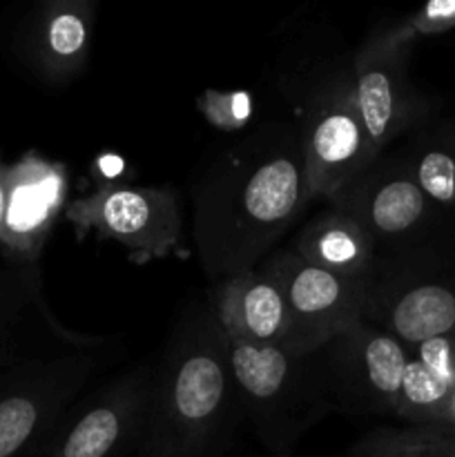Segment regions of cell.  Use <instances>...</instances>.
Returning a JSON list of instances; mask_svg holds the SVG:
<instances>
[{
	"mask_svg": "<svg viewBox=\"0 0 455 457\" xmlns=\"http://www.w3.org/2000/svg\"><path fill=\"white\" fill-rule=\"evenodd\" d=\"M346 457H455V428L442 424L377 427L351 445Z\"/></svg>",
	"mask_w": 455,
	"mask_h": 457,
	"instance_id": "18",
	"label": "cell"
},
{
	"mask_svg": "<svg viewBox=\"0 0 455 457\" xmlns=\"http://www.w3.org/2000/svg\"><path fill=\"white\" fill-rule=\"evenodd\" d=\"M208 302L230 339L254 346L288 344V302L281 286L261 266L217 281Z\"/></svg>",
	"mask_w": 455,
	"mask_h": 457,
	"instance_id": "14",
	"label": "cell"
},
{
	"mask_svg": "<svg viewBox=\"0 0 455 457\" xmlns=\"http://www.w3.org/2000/svg\"><path fill=\"white\" fill-rule=\"evenodd\" d=\"M413 45L393 38L386 27L370 31L352 54V85L361 123L375 159L404 134L415 132L431 114L426 96L410 83Z\"/></svg>",
	"mask_w": 455,
	"mask_h": 457,
	"instance_id": "10",
	"label": "cell"
},
{
	"mask_svg": "<svg viewBox=\"0 0 455 457\" xmlns=\"http://www.w3.org/2000/svg\"><path fill=\"white\" fill-rule=\"evenodd\" d=\"M297 120L263 123L214 154L192 186V237L214 281L254 270L310 204Z\"/></svg>",
	"mask_w": 455,
	"mask_h": 457,
	"instance_id": "1",
	"label": "cell"
},
{
	"mask_svg": "<svg viewBox=\"0 0 455 457\" xmlns=\"http://www.w3.org/2000/svg\"><path fill=\"white\" fill-rule=\"evenodd\" d=\"M455 404V384L437 375L422 361L409 355L395 415L406 424H442L451 427Z\"/></svg>",
	"mask_w": 455,
	"mask_h": 457,
	"instance_id": "19",
	"label": "cell"
},
{
	"mask_svg": "<svg viewBox=\"0 0 455 457\" xmlns=\"http://www.w3.org/2000/svg\"><path fill=\"white\" fill-rule=\"evenodd\" d=\"M123 170L125 161L116 154H103L98 156L92 163V177L96 187L105 186H116V183H123Z\"/></svg>",
	"mask_w": 455,
	"mask_h": 457,
	"instance_id": "23",
	"label": "cell"
},
{
	"mask_svg": "<svg viewBox=\"0 0 455 457\" xmlns=\"http://www.w3.org/2000/svg\"><path fill=\"white\" fill-rule=\"evenodd\" d=\"M281 92L306 143L310 199L330 201L377 161L357 107L352 54H310L285 74Z\"/></svg>",
	"mask_w": 455,
	"mask_h": 457,
	"instance_id": "3",
	"label": "cell"
},
{
	"mask_svg": "<svg viewBox=\"0 0 455 457\" xmlns=\"http://www.w3.org/2000/svg\"><path fill=\"white\" fill-rule=\"evenodd\" d=\"M154 366L138 364L80 395L40 457H132L150 409Z\"/></svg>",
	"mask_w": 455,
	"mask_h": 457,
	"instance_id": "8",
	"label": "cell"
},
{
	"mask_svg": "<svg viewBox=\"0 0 455 457\" xmlns=\"http://www.w3.org/2000/svg\"><path fill=\"white\" fill-rule=\"evenodd\" d=\"M205 114L219 128H241L250 116L248 94H217L208 92L201 101Z\"/></svg>",
	"mask_w": 455,
	"mask_h": 457,
	"instance_id": "21",
	"label": "cell"
},
{
	"mask_svg": "<svg viewBox=\"0 0 455 457\" xmlns=\"http://www.w3.org/2000/svg\"><path fill=\"white\" fill-rule=\"evenodd\" d=\"M70 179L62 163L29 154L7 168V210L0 241L25 257H36L54 223L67 210Z\"/></svg>",
	"mask_w": 455,
	"mask_h": 457,
	"instance_id": "13",
	"label": "cell"
},
{
	"mask_svg": "<svg viewBox=\"0 0 455 457\" xmlns=\"http://www.w3.org/2000/svg\"><path fill=\"white\" fill-rule=\"evenodd\" d=\"M328 204L373 237L377 254L444 244L442 228L451 212L424 195L397 154L379 156Z\"/></svg>",
	"mask_w": 455,
	"mask_h": 457,
	"instance_id": "6",
	"label": "cell"
},
{
	"mask_svg": "<svg viewBox=\"0 0 455 457\" xmlns=\"http://www.w3.org/2000/svg\"><path fill=\"white\" fill-rule=\"evenodd\" d=\"M397 156L437 208L455 212V120L419 125Z\"/></svg>",
	"mask_w": 455,
	"mask_h": 457,
	"instance_id": "17",
	"label": "cell"
},
{
	"mask_svg": "<svg viewBox=\"0 0 455 457\" xmlns=\"http://www.w3.org/2000/svg\"><path fill=\"white\" fill-rule=\"evenodd\" d=\"M293 250L310 266L357 281H368L377 263L373 237L337 208L312 217L299 230Z\"/></svg>",
	"mask_w": 455,
	"mask_h": 457,
	"instance_id": "15",
	"label": "cell"
},
{
	"mask_svg": "<svg viewBox=\"0 0 455 457\" xmlns=\"http://www.w3.org/2000/svg\"><path fill=\"white\" fill-rule=\"evenodd\" d=\"M230 364L244 418L270 457H293L294 446L335 413L319 351L254 346L230 339Z\"/></svg>",
	"mask_w": 455,
	"mask_h": 457,
	"instance_id": "4",
	"label": "cell"
},
{
	"mask_svg": "<svg viewBox=\"0 0 455 457\" xmlns=\"http://www.w3.org/2000/svg\"><path fill=\"white\" fill-rule=\"evenodd\" d=\"M4 210H7V168L0 165V230H3Z\"/></svg>",
	"mask_w": 455,
	"mask_h": 457,
	"instance_id": "24",
	"label": "cell"
},
{
	"mask_svg": "<svg viewBox=\"0 0 455 457\" xmlns=\"http://www.w3.org/2000/svg\"><path fill=\"white\" fill-rule=\"evenodd\" d=\"M244 420L226 330L210 302L194 299L174 321L154 366L132 457H228Z\"/></svg>",
	"mask_w": 455,
	"mask_h": 457,
	"instance_id": "2",
	"label": "cell"
},
{
	"mask_svg": "<svg viewBox=\"0 0 455 457\" xmlns=\"http://www.w3.org/2000/svg\"><path fill=\"white\" fill-rule=\"evenodd\" d=\"M259 266L281 286L288 302L290 339L285 348L319 351L366 321L368 281L310 266L293 248L272 250Z\"/></svg>",
	"mask_w": 455,
	"mask_h": 457,
	"instance_id": "9",
	"label": "cell"
},
{
	"mask_svg": "<svg viewBox=\"0 0 455 457\" xmlns=\"http://www.w3.org/2000/svg\"><path fill=\"white\" fill-rule=\"evenodd\" d=\"M335 413L395 415L409 351L400 339L361 321L321 346Z\"/></svg>",
	"mask_w": 455,
	"mask_h": 457,
	"instance_id": "11",
	"label": "cell"
},
{
	"mask_svg": "<svg viewBox=\"0 0 455 457\" xmlns=\"http://www.w3.org/2000/svg\"><path fill=\"white\" fill-rule=\"evenodd\" d=\"M96 22L92 0H54L36 27V58L52 79H79L87 65Z\"/></svg>",
	"mask_w": 455,
	"mask_h": 457,
	"instance_id": "16",
	"label": "cell"
},
{
	"mask_svg": "<svg viewBox=\"0 0 455 457\" xmlns=\"http://www.w3.org/2000/svg\"><path fill=\"white\" fill-rule=\"evenodd\" d=\"M107 344L47 360L31 386L18 388L0 400V457H18L40 436L58 427L94 373L110 361Z\"/></svg>",
	"mask_w": 455,
	"mask_h": 457,
	"instance_id": "12",
	"label": "cell"
},
{
	"mask_svg": "<svg viewBox=\"0 0 455 457\" xmlns=\"http://www.w3.org/2000/svg\"><path fill=\"white\" fill-rule=\"evenodd\" d=\"M386 31L404 45H413L424 36H442L455 31V0H435L418 12L409 13L400 22L386 25Z\"/></svg>",
	"mask_w": 455,
	"mask_h": 457,
	"instance_id": "20",
	"label": "cell"
},
{
	"mask_svg": "<svg viewBox=\"0 0 455 457\" xmlns=\"http://www.w3.org/2000/svg\"><path fill=\"white\" fill-rule=\"evenodd\" d=\"M366 321L406 348L455 335V263L444 245L377 254Z\"/></svg>",
	"mask_w": 455,
	"mask_h": 457,
	"instance_id": "5",
	"label": "cell"
},
{
	"mask_svg": "<svg viewBox=\"0 0 455 457\" xmlns=\"http://www.w3.org/2000/svg\"><path fill=\"white\" fill-rule=\"evenodd\" d=\"M79 241L85 235L112 239L128 250L134 263H147L183 250V212L172 187L129 183L94 187L65 210Z\"/></svg>",
	"mask_w": 455,
	"mask_h": 457,
	"instance_id": "7",
	"label": "cell"
},
{
	"mask_svg": "<svg viewBox=\"0 0 455 457\" xmlns=\"http://www.w3.org/2000/svg\"><path fill=\"white\" fill-rule=\"evenodd\" d=\"M410 357L422 361L437 375L455 384V335L453 337H440L424 342L419 346L406 348Z\"/></svg>",
	"mask_w": 455,
	"mask_h": 457,
	"instance_id": "22",
	"label": "cell"
}]
</instances>
